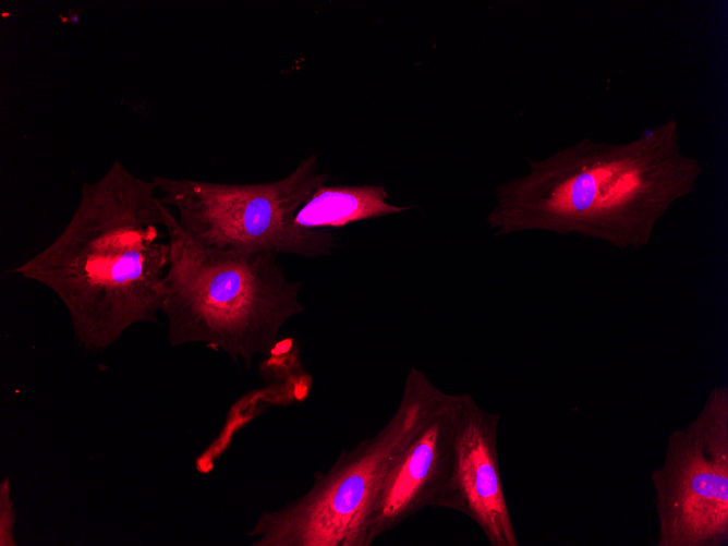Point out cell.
<instances>
[{"label": "cell", "instance_id": "cell-1", "mask_svg": "<svg viewBox=\"0 0 728 546\" xmlns=\"http://www.w3.org/2000/svg\"><path fill=\"white\" fill-rule=\"evenodd\" d=\"M495 187L486 217L496 236L541 230L640 250L668 210L703 174L682 150L680 126L667 120L621 143L583 137Z\"/></svg>", "mask_w": 728, "mask_h": 546}, {"label": "cell", "instance_id": "cell-2", "mask_svg": "<svg viewBox=\"0 0 728 546\" xmlns=\"http://www.w3.org/2000/svg\"><path fill=\"white\" fill-rule=\"evenodd\" d=\"M168 264L155 183L114 160L100 178L83 183L59 235L13 272L52 291L78 343L104 351L135 324L156 320Z\"/></svg>", "mask_w": 728, "mask_h": 546}, {"label": "cell", "instance_id": "cell-3", "mask_svg": "<svg viewBox=\"0 0 728 546\" xmlns=\"http://www.w3.org/2000/svg\"><path fill=\"white\" fill-rule=\"evenodd\" d=\"M162 210L169 264L161 312L170 345L204 343L245 367L257 354L270 355L283 325L304 311L302 283L286 276L278 255L204 248L163 203Z\"/></svg>", "mask_w": 728, "mask_h": 546}, {"label": "cell", "instance_id": "cell-4", "mask_svg": "<svg viewBox=\"0 0 728 546\" xmlns=\"http://www.w3.org/2000/svg\"><path fill=\"white\" fill-rule=\"evenodd\" d=\"M449 393L414 367L393 415L372 437L343 450L311 488L263 511L248 535L253 546H357L369 506L396 460Z\"/></svg>", "mask_w": 728, "mask_h": 546}, {"label": "cell", "instance_id": "cell-5", "mask_svg": "<svg viewBox=\"0 0 728 546\" xmlns=\"http://www.w3.org/2000/svg\"><path fill=\"white\" fill-rule=\"evenodd\" d=\"M151 180L183 231L204 248L315 258L336 246L329 231L294 225L298 210L328 180L318 172L315 155L272 182L218 183L162 175Z\"/></svg>", "mask_w": 728, "mask_h": 546}, {"label": "cell", "instance_id": "cell-6", "mask_svg": "<svg viewBox=\"0 0 728 546\" xmlns=\"http://www.w3.org/2000/svg\"><path fill=\"white\" fill-rule=\"evenodd\" d=\"M656 546H728V388L711 389L699 414L667 439L651 473Z\"/></svg>", "mask_w": 728, "mask_h": 546}, {"label": "cell", "instance_id": "cell-7", "mask_svg": "<svg viewBox=\"0 0 728 546\" xmlns=\"http://www.w3.org/2000/svg\"><path fill=\"white\" fill-rule=\"evenodd\" d=\"M459 399L460 395L449 393L400 453L369 506L357 546L372 545L425 508L445 509Z\"/></svg>", "mask_w": 728, "mask_h": 546}, {"label": "cell", "instance_id": "cell-8", "mask_svg": "<svg viewBox=\"0 0 728 546\" xmlns=\"http://www.w3.org/2000/svg\"><path fill=\"white\" fill-rule=\"evenodd\" d=\"M499 413L484 410L471 395H460L445 509L469 517L490 546H519L499 469Z\"/></svg>", "mask_w": 728, "mask_h": 546}, {"label": "cell", "instance_id": "cell-9", "mask_svg": "<svg viewBox=\"0 0 728 546\" xmlns=\"http://www.w3.org/2000/svg\"><path fill=\"white\" fill-rule=\"evenodd\" d=\"M388 198L389 194L383 185L324 184L298 210L294 225L304 229L326 230L410 208L393 205Z\"/></svg>", "mask_w": 728, "mask_h": 546}, {"label": "cell", "instance_id": "cell-10", "mask_svg": "<svg viewBox=\"0 0 728 546\" xmlns=\"http://www.w3.org/2000/svg\"><path fill=\"white\" fill-rule=\"evenodd\" d=\"M15 523V511L10 498L9 477H4L0 483V545L15 546L16 542L13 534Z\"/></svg>", "mask_w": 728, "mask_h": 546}]
</instances>
